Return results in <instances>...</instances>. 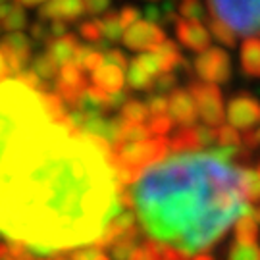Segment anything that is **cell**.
Masks as SVG:
<instances>
[{
  "instance_id": "22",
  "label": "cell",
  "mask_w": 260,
  "mask_h": 260,
  "mask_svg": "<svg viewBox=\"0 0 260 260\" xmlns=\"http://www.w3.org/2000/svg\"><path fill=\"white\" fill-rule=\"evenodd\" d=\"M101 23H103L104 39H106L108 43H116V41H120V39L123 37V35H121L123 25H121L120 12H118V10H108V12H104V16L101 18Z\"/></svg>"
},
{
  "instance_id": "44",
  "label": "cell",
  "mask_w": 260,
  "mask_h": 260,
  "mask_svg": "<svg viewBox=\"0 0 260 260\" xmlns=\"http://www.w3.org/2000/svg\"><path fill=\"white\" fill-rule=\"evenodd\" d=\"M162 260H189V254L176 249V247H172V245L162 243Z\"/></svg>"
},
{
  "instance_id": "50",
  "label": "cell",
  "mask_w": 260,
  "mask_h": 260,
  "mask_svg": "<svg viewBox=\"0 0 260 260\" xmlns=\"http://www.w3.org/2000/svg\"><path fill=\"white\" fill-rule=\"evenodd\" d=\"M10 254V247L8 243H0V260H4Z\"/></svg>"
},
{
  "instance_id": "4",
  "label": "cell",
  "mask_w": 260,
  "mask_h": 260,
  "mask_svg": "<svg viewBox=\"0 0 260 260\" xmlns=\"http://www.w3.org/2000/svg\"><path fill=\"white\" fill-rule=\"evenodd\" d=\"M114 152L120 156L123 166L131 168L135 174H141L143 168L150 166L154 162H160L162 158L168 156L170 139L164 135V137L139 141V143H125L118 149H114Z\"/></svg>"
},
{
  "instance_id": "18",
  "label": "cell",
  "mask_w": 260,
  "mask_h": 260,
  "mask_svg": "<svg viewBox=\"0 0 260 260\" xmlns=\"http://www.w3.org/2000/svg\"><path fill=\"white\" fill-rule=\"evenodd\" d=\"M158 54V60H160V68H162V74H170V72H174L176 68L183 64V56L179 52V47H177L174 41H170L166 39L160 47L154 50Z\"/></svg>"
},
{
  "instance_id": "31",
  "label": "cell",
  "mask_w": 260,
  "mask_h": 260,
  "mask_svg": "<svg viewBox=\"0 0 260 260\" xmlns=\"http://www.w3.org/2000/svg\"><path fill=\"white\" fill-rule=\"evenodd\" d=\"M58 79H60L62 83L75 85V87H89V85H87V79H85L83 74H81V68H77L74 62L62 66Z\"/></svg>"
},
{
  "instance_id": "13",
  "label": "cell",
  "mask_w": 260,
  "mask_h": 260,
  "mask_svg": "<svg viewBox=\"0 0 260 260\" xmlns=\"http://www.w3.org/2000/svg\"><path fill=\"white\" fill-rule=\"evenodd\" d=\"M239 70L249 79H260V39L247 37L239 50Z\"/></svg>"
},
{
  "instance_id": "49",
  "label": "cell",
  "mask_w": 260,
  "mask_h": 260,
  "mask_svg": "<svg viewBox=\"0 0 260 260\" xmlns=\"http://www.w3.org/2000/svg\"><path fill=\"white\" fill-rule=\"evenodd\" d=\"M43 2H47V0H16V4L19 6H39V4H43Z\"/></svg>"
},
{
  "instance_id": "15",
  "label": "cell",
  "mask_w": 260,
  "mask_h": 260,
  "mask_svg": "<svg viewBox=\"0 0 260 260\" xmlns=\"http://www.w3.org/2000/svg\"><path fill=\"white\" fill-rule=\"evenodd\" d=\"M79 47V41L75 35H64V37H58V39H52L50 43L47 45V52L52 58H54L58 64H70V62H74V56H75V50Z\"/></svg>"
},
{
  "instance_id": "30",
  "label": "cell",
  "mask_w": 260,
  "mask_h": 260,
  "mask_svg": "<svg viewBox=\"0 0 260 260\" xmlns=\"http://www.w3.org/2000/svg\"><path fill=\"white\" fill-rule=\"evenodd\" d=\"M177 12H179L181 18L199 19V21H205L206 16H208L203 8V4H201V0H181L177 4Z\"/></svg>"
},
{
  "instance_id": "46",
  "label": "cell",
  "mask_w": 260,
  "mask_h": 260,
  "mask_svg": "<svg viewBox=\"0 0 260 260\" xmlns=\"http://www.w3.org/2000/svg\"><path fill=\"white\" fill-rule=\"evenodd\" d=\"M50 35H52V39H58V37H64V35H68V23L66 21H52L50 23Z\"/></svg>"
},
{
  "instance_id": "57",
  "label": "cell",
  "mask_w": 260,
  "mask_h": 260,
  "mask_svg": "<svg viewBox=\"0 0 260 260\" xmlns=\"http://www.w3.org/2000/svg\"><path fill=\"white\" fill-rule=\"evenodd\" d=\"M4 4H8V0H0V6H4Z\"/></svg>"
},
{
  "instance_id": "33",
  "label": "cell",
  "mask_w": 260,
  "mask_h": 260,
  "mask_svg": "<svg viewBox=\"0 0 260 260\" xmlns=\"http://www.w3.org/2000/svg\"><path fill=\"white\" fill-rule=\"evenodd\" d=\"M152 135L149 127H145L143 123H129L127 121V127L123 133V141L125 143H139V141H147Z\"/></svg>"
},
{
  "instance_id": "12",
  "label": "cell",
  "mask_w": 260,
  "mask_h": 260,
  "mask_svg": "<svg viewBox=\"0 0 260 260\" xmlns=\"http://www.w3.org/2000/svg\"><path fill=\"white\" fill-rule=\"evenodd\" d=\"M168 110L172 114L170 118L177 121L179 125H183V127H193L197 116H199V110H197V104L191 93L187 89H177V87L170 93Z\"/></svg>"
},
{
  "instance_id": "8",
  "label": "cell",
  "mask_w": 260,
  "mask_h": 260,
  "mask_svg": "<svg viewBox=\"0 0 260 260\" xmlns=\"http://www.w3.org/2000/svg\"><path fill=\"white\" fill-rule=\"evenodd\" d=\"M123 45L135 50V52H150L156 50L164 41H166V31L150 21H135L131 27L125 29L123 33Z\"/></svg>"
},
{
  "instance_id": "9",
  "label": "cell",
  "mask_w": 260,
  "mask_h": 260,
  "mask_svg": "<svg viewBox=\"0 0 260 260\" xmlns=\"http://www.w3.org/2000/svg\"><path fill=\"white\" fill-rule=\"evenodd\" d=\"M31 48H33L31 41L19 31H14L0 39V50L6 58V64H8L12 75H18L19 72L25 70L29 58H31Z\"/></svg>"
},
{
  "instance_id": "1",
  "label": "cell",
  "mask_w": 260,
  "mask_h": 260,
  "mask_svg": "<svg viewBox=\"0 0 260 260\" xmlns=\"http://www.w3.org/2000/svg\"><path fill=\"white\" fill-rule=\"evenodd\" d=\"M120 212L106 158L56 125L35 91L0 83V233L47 256L94 243Z\"/></svg>"
},
{
  "instance_id": "48",
  "label": "cell",
  "mask_w": 260,
  "mask_h": 260,
  "mask_svg": "<svg viewBox=\"0 0 260 260\" xmlns=\"http://www.w3.org/2000/svg\"><path fill=\"white\" fill-rule=\"evenodd\" d=\"M129 260H149V256H147V251L143 249V245H141V247H135V249H133Z\"/></svg>"
},
{
  "instance_id": "11",
  "label": "cell",
  "mask_w": 260,
  "mask_h": 260,
  "mask_svg": "<svg viewBox=\"0 0 260 260\" xmlns=\"http://www.w3.org/2000/svg\"><path fill=\"white\" fill-rule=\"evenodd\" d=\"M87 8H85L83 0H47L41 10H39V19L45 21H75L83 16Z\"/></svg>"
},
{
  "instance_id": "21",
  "label": "cell",
  "mask_w": 260,
  "mask_h": 260,
  "mask_svg": "<svg viewBox=\"0 0 260 260\" xmlns=\"http://www.w3.org/2000/svg\"><path fill=\"white\" fill-rule=\"evenodd\" d=\"M79 35H81L87 43H91L96 50H104V48L108 47V41L104 39L101 19H89V21H83V23L79 25Z\"/></svg>"
},
{
  "instance_id": "26",
  "label": "cell",
  "mask_w": 260,
  "mask_h": 260,
  "mask_svg": "<svg viewBox=\"0 0 260 260\" xmlns=\"http://www.w3.org/2000/svg\"><path fill=\"white\" fill-rule=\"evenodd\" d=\"M0 25L2 29H6V31H19V29H25L27 25V14H25V10L23 6H19V4H12L8 10V14H6V18L0 21Z\"/></svg>"
},
{
  "instance_id": "17",
  "label": "cell",
  "mask_w": 260,
  "mask_h": 260,
  "mask_svg": "<svg viewBox=\"0 0 260 260\" xmlns=\"http://www.w3.org/2000/svg\"><path fill=\"white\" fill-rule=\"evenodd\" d=\"M239 177H241V191L243 197L249 205L260 203V172L251 168L239 166Z\"/></svg>"
},
{
  "instance_id": "51",
  "label": "cell",
  "mask_w": 260,
  "mask_h": 260,
  "mask_svg": "<svg viewBox=\"0 0 260 260\" xmlns=\"http://www.w3.org/2000/svg\"><path fill=\"white\" fill-rule=\"evenodd\" d=\"M193 260H214L210 254H206V252H199V254H195V258Z\"/></svg>"
},
{
  "instance_id": "45",
  "label": "cell",
  "mask_w": 260,
  "mask_h": 260,
  "mask_svg": "<svg viewBox=\"0 0 260 260\" xmlns=\"http://www.w3.org/2000/svg\"><path fill=\"white\" fill-rule=\"evenodd\" d=\"M99 249L96 247H81L77 251L70 252V260H94V256L99 254Z\"/></svg>"
},
{
  "instance_id": "42",
  "label": "cell",
  "mask_w": 260,
  "mask_h": 260,
  "mask_svg": "<svg viewBox=\"0 0 260 260\" xmlns=\"http://www.w3.org/2000/svg\"><path fill=\"white\" fill-rule=\"evenodd\" d=\"M31 37L35 39L37 43H45V45H48V43L52 41L50 29H48L43 21H37V23H33V25H31Z\"/></svg>"
},
{
  "instance_id": "19",
  "label": "cell",
  "mask_w": 260,
  "mask_h": 260,
  "mask_svg": "<svg viewBox=\"0 0 260 260\" xmlns=\"http://www.w3.org/2000/svg\"><path fill=\"white\" fill-rule=\"evenodd\" d=\"M258 222L252 218L251 212L243 214L235 222V241L243 245H256L258 241Z\"/></svg>"
},
{
  "instance_id": "14",
  "label": "cell",
  "mask_w": 260,
  "mask_h": 260,
  "mask_svg": "<svg viewBox=\"0 0 260 260\" xmlns=\"http://www.w3.org/2000/svg\"><path fill=\"white\" fill-rule=\"evenodd\" d=\"M93 85L103 89L106 93H120L123 91V85H125V75L123 70L114 64H106L103 68H99L96 72H93Z\"/></svg>"
},
{
  "instance_id": "5",
  "label": "cell",
  "mask_w": 260,
  "mask_h": 260,
  "mask_svg": "<svg viewBox=\"0 0 260 260\" xmlns=\"http://www.w3.org/2000/svg\"><path fill=\"white\" fill-rule=\"evenodd\" d=\"M193 101L197 104V110L201 114V118L205 121V125H222L223 118V99L220 89L216 83H208V81H199V79H191L189 81V89H187Z\"/></svg>"
},
{
  "instance_id": "27",
  "label": "cell",
  "mask_w": 260,
  "mask_h": 260,
  "mask_svg": "<svg viewBox=\"0 0 260 260\" xmlns=\"http://www.w3.org/2000/svg\"><path fill=\"white\" fill-rule=\"evenodd\" d=\"M121 118L129 123H143L149 118V108L141 101H127L121 106Z\"/></svg>"
},
{
  "instance_id": "24",
  "label": "cell",
  "mask_w": 260,
  "mask_h": 260,
  "mask_svg": "<svg viewBox=\"0 0 260 260\" xmlns=\"http://www.w3.org/2000/svg\"><path fill=\"white\" fill-rule=\"evenodd\" d=\"M205 21L208 23L210 33L214 35V39H218L222 45H225L228 48H233L235 45H237V35H235V33H233L232 29L228 27L223 21L216 19L214 16H206Z\"/></svg>"
},
{
  "instance_id": "6",
  "label": "cell",
  "mask_w": 260,
  "mask_h": 260,
  "mask_svg": "<svg viewBox=\"0 0 260 260\" xmlns=\"http://www.w3.org/2000/svg\"><path fill=\"white\" fill-rule=\"evenodd\" d=\"M195 72L208 83H228L232 79V60L230 54L218 47H210L195 58Z\"/></svg>"
},
{
  "instance_id": "39",
  "label": "cell",
  "mask_w": 260,
  "mask_h": 260,
  "mask_svg": "<svg viewBox=\"0 0 260 260\" xmlns=\"http://www.w3.org/2000/svg\"><path fill=\"white\" fill-rule=\"evenodd\" d=\"M104 58H106V62H108V64L118 66V68H121V70L129 68V58L123 54L121 50H118V48H108V50H106V54H104Z\"/></svg>"
},
{
  "instance_id": "23",
  "label": "cell",
  "mask_w": 260,
  "mask_h": 260,
  "mask_svg": "<svg viewBox=\"0 0 260 260\" xmlns=\"http://www.w3.org/2000/svg\"><path fill=\"white\" fill-rule=\"evenodd\" d=\"M39 94V101L43 104L45 112L48 114V118L58 123L66 116V104L64 101L58 96L56 93H37Z\"/></svg>"
},
{
  "instance_id": "37",
  "label": "cell",
  "mask_w": 260,
  "mask_h": 260,
  "mask_svg": "<svg viewBox=\"0 0 260 260\" xmlns=\"http://www.w3.org/2000/svg\"><path fill=\"white\" fill-rule=\"evenodd\" d=\"M104 62H106V58H104L103 50H96V48H91V52L87 54L83 62V70H89V72H96L99 68H103Z\"/></svg>"
},
{
  "instance_id": "47",
  "label": "cell",
  "mask_w": 260,
  "mask_h": 260,
  "mask_svg": "<svg viewBox=\"0 0 260 260\" xmlns=\"http://www.w3.org/2000/svg\"><path fill=\"white\" fill-rule=\"evenodd\" d=\"M10 75H12V72H10L8 64H6V58H4V54H2V50H0V83L8 81Z\"/></svg>"
},
{
  "instance_id": "58",
  "label": "cell",
  "mask_w": 260,
  "mask_h": 260,
  "mask_svg": "<svg viewBox=\"0 0 260 260\" xmlns=\"http://www.w3.org/2000/svg\"><path fill=\"white\" fill-rule=\"evenodd\" d=\"M0 29H2V25H0Z\"/></svg>"
},
{
  "instance_id": "20",
  "label": "cell",
  "mask_w": 260,
  "mask_h": 260,
  "mask_svg": "<svg viewBox=\"0 0 260 260\" xmlns=\"http://www.w3.org/2000/svg\"><path fill=\"white\" fill-rule=\"evenodd\" d=\"M127 83L135 91H152L154 89V77L137 62V58H133L127 72Z\"/></svg>"
},
{
  "instance_id": "52",
  "label": "cell",
  "mask_w": 260,
  "mask_h": 260,
  "mask_svg": "<svg viewBox=\"0 0 260 260\" xmlns=\"http://www.w3.org/2000/svg\"><path fill=\"white\" fill-rule=\"evenodd\" d=\"M52 260H70V252H68V254H66L64 251H62V252H56V256Z\"/></svg>"
},
{
  "instance_id": "40",
  "label": "cell",
  "mask_w": 260,
  "mask_h": 260,
  "mask_svg": "<svg viewBox=\"0 0 260 260\" xmlns=\"http://www.w3.org/2000/svg\"><path fill=\"white\" fill-rule=\"evenodd\" d=\"M197 135L203 147H210L218 139V129H212L210 125H197Z\"/></svg>"
},
{
  "instance_id": "59",
  "label": "cell",
  "mask_w": 260,
  "mask_h": 260,
  "mask_svg": "<svg viewBox=\"0 0 260 260\" xmlns=\"http://www.w3.org/2000/svg\"><path fill=\"white\" fill-rule=\"evenodd\" d=\"M41 260H45V258H41Z\"/></svg>"
},
{
  "instance_id": "56",
  "label": "cell",
  "mask_w": 260,
  "mask_h": 260,
  "mask_svg": "<svg viewBox=\"0 0 260 260\" xmlns=\"http://www.w3.org/2000/svg\"><path fill=\"white\" fill-rule=\"evenodd\" d=\"M4 260H18V258H14L12 254H8V256H6V258H4Z\"/></svg>"
},
{
  "instance_id": "10",
  "label": "cell",
  "mask_w": 260,
  "mask_h": 260,
  "mask_svg": "<svg viewBox=\"0 0 260 260\" xmlns=\"http://www.w3.org/2000/svg\"><path fill=\"white\" fill-rule=\"evenodd\" d=\"M176 25V35L179 43L185 48L193 50V52H205L210 48L212 41H210V33L208 29L203 25V21L199 19H187V18H177Z\"/></svg>"
},
{
  "instance_id": "7",
  "label": "cell",
  "mask_w": 260,
  "mask_h": 260,
  "mask_svg": "<svg viewBox=\"0 0 260 260\" xmlns=\"http://www.w3.org/2000/svg\"><path fill=\"white\" fill-rule=\"evenodd\" d=\"M228 121L241 131H251L254 125H260V101L249 91L233 94L228 103Z\"/></svg>"
},
{
  "instance_id": "3",
  "label": "cell",
  "mask_w": 260,
  "mask_h": 260,
  "mask_svg": "<svg viewBox=\"0 0 260 260\" xmlns=\"http://www.w3.org/2000/svg\"><path fill=\"white\" fill-rule=\"evenodd\" d=\"M210 16L223 21L235 35L260 37V0H206Z\"/></svg>"
},
{
  "instance_id": "25",
  "label": "cell",
  "mask_w": 260,
  "mask_h": 260,
  "mask_svg": "<svg viewBox=\"0 0 260 260\" xmlns=\"http://www.w3.org/2000/svg\"><path fill=\"white\" fill-rule=\"evenodd\" d=\"M58 62H56L52 56L48 54V52H43V54H39L33 58V72L37 75H41L43 79H54L58 74Z\"/></svg>"
},
{
  "instance_id": "41",
  "label": "cell",
  "mask_w": 260,
  "mask_h": 260,
  "mask_svg": "<svg viewBox=\"0 0 260 260\" xmlns=\"http://www.w3.org/2000/svg\"><path fill=\"white\" fill-rule=\"evenodd\" d=\"M139 16H141L139 8H135V6H123V8L120 10V19H121L123 29L131 27L135 21H139Z\"/></svg>"
},
{
  "instance_id": "32",
  "label": "cell",
  "mask_w": 260,
  "mask_h": 260,
  "mask_svg": "<svg viewBox=\"0 0 260 260\" xmlns=\"http://www.w3.org/2000/svg\"><path fill=\"white\" fill-rule=\"evenodd\" d=\"M243 135L235 129L233 125H220L218 127V139L216 143L222 147V149H228V147H241Z\"/></svg>"
},
{
  "instance_id": "34",
  "label": "cell",
  "mask_w": 260,
  "mask_h": 260,
  "mask_svg": "<svg viewBox=\"0 0 260 260\" xmlns=\"http://www.w3.org/2000/svg\"><path fill=\"white\" fill-rule=\"evenodd\" d=\"M172 125H174V120L170 116H152V120L149 123V129L152 135L164 137L168 131L172 129Z\"/></svg>"
},
{
  "instance_id": "38",
  "label": "cell",
  "mask_w": 260,
  "mask_h": 260,
  "mask_svg": "<svg viewBox=\"0 0 260 260\" xmlns=\"http://www.w3.org/2000/svg\"><path fill=\"white\" fill-rule=\"evenodd\" d=\"M145 16H147V21H150V23L168 25L166 14H164L162 6H158V4H150V6H147V8H145Z\"/></svg>"
},
{
  "instance_id": "29",
  "label": "cell",
  "mask_w": 260,
  "mask_h": 260,
  "mask_svg": "<svg viewBox=\"0 0 260 260\" xmlns=\"http://www.w3.org/2000/svg\"><path fill=\"white\" fill-rule=\"evenodd\" d=\"M16 79H18L19 83H23L25 87H29L31 91H35V93H50V85L47 81H43V77L37 75L33 70H23V72H19L16 75Z\"/></svg>"
},
{
  "instance_id": "2",
  "label": "cell",
  "mask_w": 260,
  "mask_h": 260,
  "mask_svg": "<svg viewBox=\"0 0 260 260\" xmlns=\"http://www.w3.org/2000/svg\"><path fill=\"white\" fill-rule=\"evenodd\" d=\"M239 147L176 154L141 174L133 187L143 230L187 254L222 239L233 222L251 212L241 191Z\"/></svg>"
},
{
  "instance_id": "28",
  "label": "cell",
  "mask_w": 260,
  "mask_h": 260,
  "mask_svg": "<svg viewBox=\"0 0 260 260\" xmlns=\"http://www.w3.org/2000/svg\"><path fill=\"white\" fill-rule=\"evenodd\" d=\"M228 260H260V247L235 241L228 251Z\"/></svg>"
},
{
  "instance_id": "43",
  "label": "cell",
  "mask_w": 260,
  "mask_h": 260,
  "mask_svg": "<svg viewBox=\"0 0 260 260\" xmlns=\"http://www.w3.org/2000/svg\"><path fill=\"white\" fill-rule=\"evenodd\" d=\"M83 2L85 8L91 16H99V14L106 12L108 6H110V0H83Z\"/></svg>"
},
{
  "instance_id": "55",
  "label": "cell",
  "mask_w": 260,
  "mask_h": 260,
  "mask_svg": "<svg viewBox=\"0 0 260 260\" xmlns=\"http://www.w3.org/2000/svg\"><path fill=\"white\" fill-rule=\"evenodd\" d=\"M19 260H37V258H35V256H33V254H31V252H29V254H25V256H23V258H19Z\"/></svg>"
},
{
  "instance_id": "16",
  "label": "cell",
  "mask_w": 260,
  "mask_h": 260,
  "mask_svg": "<svg viewBox=\"0 0 260 260\" xmlns=\"http://www.w3.org/2000/svg\"><path fill=\"white\" fill-rule=\"evenodd\" d=\"M203 149L199 135H197V125L193 127H181L170 141V152L174 154H185V152H199Z\"/></svg>"
},
{
  "instance_id": "53",
  "label": "cell",
  "mask_w": 260,
  "mask_h": 260,
  "mask_svg": "<svg viewBox=\"0 0 260 260\" xmlns=\"http://www.w3.org/2000/svg\"><path fill=\"white\" fill-rule=\"evenodd\" d=\"M251 214H252V218H254V220H256V222L260 223V205L256 206V208H252Z\"/></svg>"
},
{
  "instance_id": "35",
  "label": "cell",
  "mask_w": 260,
  "mask_h": 260,
  "mask_svg": "<svg viewBox=\"0 0 260 260\" xmlns=\"http://www.w3.org/2000/svg\"><path fill=\"white\" fill-rule=\"evenodd\" d=\"M147 108H149L150 116H166L168 110V99L164 94H150L149 101H147Z\"/></svg>"
},
{
  "instance_id": "36",
  "label": "cell",
  "mask_w": 260,
  "mask_h": 260,
  "mask_svg": "<svg viewBox=\"0 0 260 260\" xmlns=\"http://www.w3.org/2000/svg\"><path fill=\"white\" fill-rule=\"evenodd\" d=\"M176 85H177V77L172 74V72H170V74H160L156 79H154V89H152V91H158L160 94H164V93H168V91H174Z\"/></svg>"
},
{
  "instance_id": "54",
  "label": "cell",
  "mask_w": 260,
  "mask_h": 260,
  "mask_svg": "<svg viewBox=\"0 0 260 260\" xmlns=\"http://www.w3.org/2000/svg\"><path fill=\"white\" fill-rule=\"evenodd\" d=\"M94 260H110V258H108V256H106L104 252H99V254L94 256Z\"/></svg>"
}]
</instances>
